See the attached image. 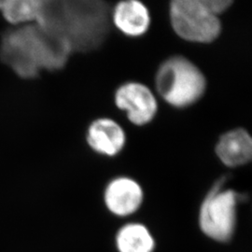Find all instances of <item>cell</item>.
<instances>
[{
    "label": "cell",
    "mask_w": 252,
    "mask_h": 252,
    "mask_svg": "<svg viewBox=\"0 0 252 252\" xmlns=\"http://www.w3.org/2000/svg\"><path fill=\"white\" fill-rule=\"evenodd\" d=\"M111 11L102 0H42L36 24L64 40L72 54H88L108 38Z\"/></svg>",
    "instance_id": "obj_1"
},
{
    "label": "cell",
    "mask_w": 252,
    "mask_h": 252,
    "mask_svg": "<svg viewBox=\"0 0 252 252\" xmlns=\"http://www.w3.org/2000/svg\"><path fill=\"white\" fill-rule=\"evenodd\" d=\"M69 45L36 23L15 27L1 39L0 58L22 79H36L42 70L58 71L69 60Z\"/></svg>",
    "instance_id": "obj_2"
},
{
    "label": "cell",
    "mask_w": 252,
    "mask_h": 252,
    "mask_svg": "<svg viewBox=\"0 0 252 252\" xmlns=\"http://www.w3.org/2000/svg\"><path fill=\"white\" fill-rule=\"evenodd\" d=\"M155 86L167 104L184 108L202 98L207 89V80L197 65L183 56L176 55L159 66Z\"/></svg>",
    "instance_id": "obj_3"
},
{
    "label": "cell",
    "mask_w": 252,
    "mask_h": 252,
    "mask_svg": "<svg viewBox=\"0 0 252 252\" xmlns=\"http://www.w3.org/2000/svg\"><path fill=\"white\" fill-rule=\"evenodd\" d=\"M225 178L218 180L200 208L199 223L203 233L219 242L229 241L236 225V209L242 195L225 189Z\"/></svg>",
    "instance_id": "obj_4"
},
{
    "label": "cell",
    "mask_w": 252,
    "mask_h": 252,
    "mask_svg": "<svg viewBox=\"0 0 252 252\" xmlns=\"http://www.w3.org/2000/svg\"><path fill=\"white\" fill-rule=\"evenodd\" d=\"M172 28L180 38L193 43H211L221 33L220 18L203 0H175L170 3Z\"/></svg>",
    "instance_id": "obj_5"
},
{
    "label": "cell",
    "mask_w": 252,
    "mask_h": 252,
    "mask_svg": "<svg viewBox=\"0 0 252 252\" xmlns=\"http://www.w3.org/2000/svg\"><path fill=\"white\" fill-rule=\"evenodd\" d=\"M117 108L126 111L128 120L135 126L150 124L156 116L158 103L153 92L139 82H127L115 92Z\"/></svg>",
    "instance_id": "obj_6"
},
{
    "label": "cell",
    "mask_w": 252,
    "mask_h": 252,
    "mask_svg": "<svg viewBox=\"0 0 252 252\" xmlns=\"http://www.w3.org/2000/svg\"><path fill=\"white\" fill-rule=\"evenodd\" d=\"M143 189L135 180L119 177L111 180L105 189L104 200L108 210L119 217L132 215L143 202Z\"/></svg>",
    "instance_id": "obj_7"
},
{
    "label": "cell",
    "mask_w": 252,
    "mask_h": 252,
    "mask_svg": "<svg viewBox=\"0 0 252 252\" xmlns=\"http://www.w3.org/2000/svg\"><path fill=\"white\" fill-rule=\"evenodd\" d=\"M86 138L94 152L108 157L118 155L126 143L125 130L109 118L94 120L88 127Z\"/></svg>",
    "instance_id": "obj_8"
},
{
    "label": "cell",
    "mask_w": 252,
    "mask_h": 252,
    "mask_svg": "<svg viewBox=\"0 0 252 252\" xmlns=\"http://www.w3.org/2000/svg\"><path fill=\"white\" fill-rule=\"evenodd\" d=\"M215 153L227 167L236 168L252 161V139L247 130L235 128L220 135Z\"/></svg>",
    "instance_id": "obj_9"
},
{
    "label": "cell",
    "mask_w": 252,
    "mask_h": 252,
    "mask_svg": "<svg viewBox=\"0 0 252 252\" xmlns=\"http://www.w3.org/2000/svg\"><path fill=\"white\" fill-rule=\"evenodd\" d=\"M111 23L126 36L138 37L146 34L151 26L149 9L137 0L119 2L112 8Z\"/></svg>",
    "instance_id": "obj_10"
},
{
    "label": "cell",
    "mask_w": 252,
    "mask_h": 252,
    "mask_svg": "<svg viewBox=\"0 0 252 252\" xmlns=\"http://www.w3.org/2000/svg\"><path fill=\"white\" fill-rule=\"evenodd\" d=\"M116 245L119 252H153L155 248L153 235L140 223H129L121 228Z\"/></svg>",
    "instance_id": "obj_11"
},
{
    "label": "cell",
    "mask_w": 252,
    "mask_h": 252,
    "mask_svg": "<svg viewBox=\"0 0 252 252\" xmlns=\"http://www.w3.org/2000/svg\"><path fill=\"white\" fill-rule=\"evenodd\" d=\"M42 0H0V12L15 27L36 23Z\"/></svg>",
    "instance_id": "obj_12"
},
{
    "label": "cell",
    "mask_w": 252,
    "mask_h": 252,
    "mask_svg": "<svg viewBox=\"0 0 252 252\" xmlns=\"http://www.w3.org/2000/svg\"><path fill=\"white\" fill-rule=\"evenodd\" d=\"M203 2L210 12L218 17L230 9L234 3L232 0H203Z\"/></svg>",
    "instance_id": "obj_13"
}]
</instances>
